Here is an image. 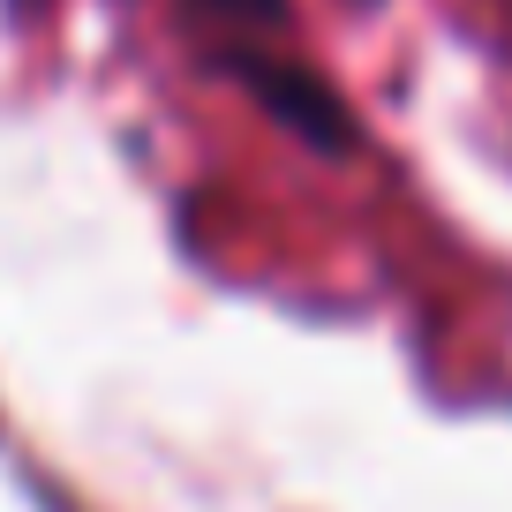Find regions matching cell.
Listing matches in <instances>:
<instances>
[{
  "label": "cell",
  "instance_id": "obj_1",
  "mask_svg": "<svg viewBox=\"0 0 512 512\" xmlns=\"http://www.w3.org/2000/svg\"><path fill=\"white\" fill-rule=\"evenodd\" d=\"M241 76H249V91L264 98V106L279 113V121L294 128V136H309L317 151H347V113H339V98L324 91L309 68H272V61H234Z\"/></svg>",
  "mask_w": 512,
  "mask_h": 512
},
{
  "label": "cell",
  "instance_id": "obj_2",
  "mask_svg": "<svg viewBox=\"0 0 512 512\" xmlns=\"http://www.w3.org/2000/svg\"><path fill=\"white\" fill-rule=\"evenodd\" d=\"M204 8H219V16H249V23H279V16H287V0H204Z\"/></svg>",
  "mask_w": 512,
  "mask_h": 512
},
{
  "label": "cell",
  "instance_id": "obj_3",
  "mask_svg": "<svg viewBox=\"0 0 512 512\" xmlns=\"http://www.w3.org/2000/svg\"><path fill=\"white\" fill-rule=\"evenodd\" d=\"M23 8H31V0H23Z\"/></svg>",
  "mask_w": 512,
  "mask_h": 512
}]
</instances>
